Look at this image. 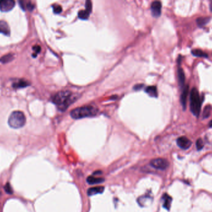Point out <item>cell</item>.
<instances>
[{
  "instance_id": "5",
  "label": "cell",
  "mask_w": 212,
  "mask_h": 212,
  "mask_svg": "<svg viewBox=\"0 0 212 212\" xmlns=\"http://www.w3.org/2000/svg\"><path fill=\"white\" fill-rule=\"evenodd\" d=\"M150 165L152 167L160 170H165L167 169L169 166V162L165 159L162 158H157L152 159L150 161Z\"/></svg>"
},
{
  "instance_id": "27",
  "label": "cell",
  "mask_w": 212,
  "mask_h": 212,
  "mask_svg": "<svg viewBox=\"0 0 212 212\" xmlns=\"http://www.w3.org/2000/svg\"><path fill=\"white\" fill-rule=\"evenodd\" d=\"M33 49H34V50L36 52V54H37L38 53H39L40 52H41V47H40L39 45H35L34 48H33Z\"/></svg>"
},
{
  "instance_id": "13",
  "label": "cell",
  "mask_w": 212,
  "mask_h": 212,
  "mask_svg": "<svg viewBox=\"0 0 212 212\" xmlns=\"http://www.w3.org/2000/svg\"><path fill=\"white\" fill-rule=\"evenodd\" d=\"M87 182L90 185H94V184H98L104 182L105 179L102 177H96L94 176H89L87 178Z\"/></svg>"
},
{
  "instance_id": "22",
  "label": "cell",
  "mask_w": 212,
  "mask_h": 212,
  "mask_svg": "<svg viewBox=\"0 0 212 212\" xmlns=\"http://www.w3.org/2000/svg\"><path fill=\"white\" fill-rule=\"evenodd\" d=\"M29 83L25 82V81H23V80H20L19 82H17V83L14 84V87L16 88H22V87H25L26 86H28Z\"/></svg>"
},
{
  "instance_id": "6",
  "label": "cell",
  "mask_w": 212,
  "mask_h": 212,
  "mask_svg": "<svg viewBox=\"0 0 212 212\" xmlns=\"http://www.w3.org/2000/svg\"><path fill=\"white\" fill-rule=\"evenodd\" d=\"M15 6V2L13 0H3L0 1V10L3 12L11 11Z\"/></svg>"
},
{
  "instance_id": "28",
  "label": "cell",
  "mask_w": 212,
  "mask_h": 212,
  "mask_svg": "<svg viewBox=\"0 0 212 212\" xmlns=\"http://www.w3.org/2000/svg\"><path fill=\"white\" fill-rule=\"evenodd\" d=\"M143 84H138V85H136L134 87V88L135 90H138L141 89L142 88H143Z\"/></svg>"
},
{
  "instance_id": "2",
  "label": "cell",
  "mask_w": 212,
  "mask_h": 212,
  "mask_svg": "<svg viewBox=\"0 0 212 212\" xmlns=\"http://www.w3.org/2000/svg\"><path fill=\"white\" fill-rule=\"evenodd\" d=\"M98 112V110L92 106H84V107H79L72 110L70 113L71 116L75 119L84 118L86 117L94 116L97 115Z\"/></svg>"
},
{
  "instance_id": "18",
  "label": "cell",
  "mask_w": 212,
  "mask_h": 212,
  "mask_svg": "<svg viewBox=\"0 0 212 212\" xmlns=\"http://www.w3.org/2000/svg\"><path fill=\"white\" fill-rule=\"evenodd\" d=\"M90 12L87 11L86 10H81L80 11H79L78 12V18L81 19H83V20H86V19H88L89 15H90Z\"/></svg>"
},
{
  "instance_id": "1",
  "label": "cell",
  "mask_w": 212,
  "mask_h": 212,
  "mask_svg": "<svg viewBox=\"0 0 212 212\" xmlns=\"http://www.w3.org/2000/svg\"><path fill=\"white\" fill-rule=\"evenodd\" d=\"M72 92L68 90L60 91L52 97V101L55 103L61 111H65L71 103L76 100V98L73 97Z\"/></svg>"
},
{
  "instance_id": "25",
  "label": "cell",
  "mask_w": 212,
  "mask_h": 212,
  "mask_svg": "<svg viewBox=\"0 0 212 212\" xmlns=\"http://www.w3.org/2000/svg\"><path fill=\"white\" fill-rule=\"evenodd\" d=\"M4 190L7 194H12V187H11L9 183L6 184V185L4 186Z\"/></svg>"
},
{
  "instance_id": "29",
  "label": "cell",
  "mask_w": 212,
  "mask_h": 212,
  "mask_svg": "<svg viewBox=\"0 0 212 212\" xmlns=\"http://www.w3.org/2000/svg\"><path fill=\"white\" fill-rule=\"evenodd\" d=\"M209 127L212 128V120H211L209 123Z\"/></svg>"
},
{
  "instance_id": "20",
  "label": "cell",
  "mask_w": 212,
  "mask_h": 212,
  "mask_svg": "<svg viewBox=\"0 0 212 212\" xmlns=\"http://www.w3.org/2000/svg\"><path fill=\"white\" fill-rule=\"evenodd\" d=\"M13 58H14V56H13L12 54H7L6 56H3L1 58H0V62L4 64V63H8L10 61H11Z\"/></svg>"
},
{
  "instance_id": "8",
  "label": "cell",
  "mask_w": 212,
  "mask_h": 212,
  "mask_svg": "<svg viewBox=\"0 0 212 212\" xmlns=\"http://www.w3.org/2000/svg\"><path fill=\"white\" fill-rule=\"evenodd\" d=\"M177 144L179 147L182 149H187L191 146L192 142L187 137L181 136L177 140Z\"/></svg>"
},
{
  "instance_id": "21",
  "label": "cell",
  "mask_w": 212,
  "mask_h": 212,
  "mask_svg": "<svg viewBox=\"0 0 212 212\" xmlns=\"http://www.w3.org/2000/svg\"><path fill=\"white\" fill-rule=\"evenodd\" d=\"M23 3H24V4H21V7L24 10L25 8H27L28 10H30V11H32L33 9H34V6L33 4H32L31 2H27V3H24V1H22Z\"/></svg>"
},
{
  "instance_id": "11",
  "label": "cell",
  "mask_w": 212,
  "mask_h": 212,
  "mask_svg": "<svg viewBox=\"0 0 212 212\" xmlns=\"http://www.w3.org/2000/svg\"><path fill=\"white\" fill-rule=\"evenodd\" d=\"M104 190V187L102 186H98L91 187L88 190V195L89 196H92L99 194H102Z\"/></svg>"
},
{
  "instance_id": "16",
  "label": "cell",
  "mask_w": 212,
  "mask_h": 212,
  "mask_svg": "<svg viewBox=\"0 0 212 212\" xmlns=\"http://www.w3.org/2000/svg\"><path fill=\"white\" fill-rule=\"evenodd\" d=\"M145 91L147 94L152 96V97H157L158 96V90L157 88L155 86H149L145 89Z\"/></svg>"
},
{
  "instance_id": "26",
  "label": "cell",
  "mask_w": 212,
  "mask_h": 212,
  "mask_svg": "<svg viewBox=\"0 0 212 212\" xmlns=\"http://www.w3.org/2000/svg\"><path fill=\"white\" fill-rule=\"evenodd\" d=\"M85 7H86V9L87 11H89L90 12H92V3L90 1H86V4H85Z\"/></svg>"
},
{
  "instance_id": "10",
  "label": "cell",
  "mask_w": 212,
  "mask_h": 212,
  "mask_svg": "<svg viewBox=\"0 0 212 212\" xmlns=\"http://www.w3.org/2000/svg\"><path fill=\"white\" fill-rule=\"evenodd\" d=\"M177 74H178V81H179V85L180 87L181 88H184V83H185V74L183 69L181 67H179L177 70Z\"/></svg>"
},
{
  "instance_id": "14",
  "label": "cell",
  "mask_w": 212,
  "mask_h": 212,
  "mask_svg": "<svg viewBox=\"0 0 212 212\" xmlns=\"http://www.w3.org/2000/svg\"><path fill=\"white\" fill-rule=\"evenodd\" d=\"M163 199L164 200L163 207L166 209L167 210H169L172 203V200H173L172 199V198L169 195L166 194L163 196Z\"/></svg>"
},
{
  "instance_id": "23",
  "label": "cell",
  "mask_w": 212,
  "mask_h": 212,
  "mask_svg": "<svg viewBox=\"0 0 212 212\" xmlns=\"http://www.w3.org/2000/svg\"><path fill=\"white\" fill-rule=\"evenodd\" d=\"M204 144H203V142L202 141V139L199 138L198 139L196 142V147L198 151H200L201 149H202L203 148Z\"/></svg>"
},
{
  "instance_id": "9",
  "label": "cell",
  "mask_w": 212,
  "mask_h": 212,
  "mask_svg": "<svg viewBox=\"0 0 212 212\" xmlns=\"http://www.w3.org/2000/svg\"><path fill=\"white\" fill-rule=\"evenodd\" d=\"M189 85H186L185 87H184L180 98V102L184 110H185V109H186L187 99L189 94Z\"/></svg>"
},
{
  "instance_id": "3",
  "label": "cell",
  "mask_w": 212,
  "mask_h": 212,
  "mask_svg": "<svg viewBox=\"0 0 212 212\" xmlns=\"http://www.w3.org/2000/svg\"><path fill=\"white\" fill-rule=\"evenodd\" d=\"M202 103V100L198 90L196 88H193L190 95V109L192 113L197 117L198 116L200 113Z\"/></svg>"
},
{
  "instance_id": "30",
  "label": "cell",
  "mask_w": 212,
  "mask_h": 212,
  "mask_svg": "<svg viewBox=\"0 0 212 212\" xmlns=\"http://www.w3.org/2000/svg\"><path fill=\"white\" fill-rule=\"evenodd\" d=\"M210 10H211V11H212V2H211V4H210Z\"/></svg>"
},
{
  "instance_id": "4",
  "label": "cell",
  "mask_w": 212,
  "mask_h": 212,
  "mask_svg": "<svg viewBox=\"0 0 212 212\" xmlns=\"http://www.w3.org/2000/svg\"><path fill=\"white\" fill-rule=\"evenodd\" d=\"M26 118L22 111H15L10 115L8 119L9 126L14 129L21 128L25 125Z\"/></svg>"
},
{
  "instance_id": "12",
  "label": "cell",
  "mask_w": 212,
  "mask_h": 212,
  "mask_svg": "<svg viewBox=\"0 0 212 212\" xmlns=\"http://www.w3.org/2000/svg\"><path fill=\"white\" fill-rule=\"evenodd\" d=\"M0 33H3L6 36H9L10 34L9 26L4 21H0Z\"/></svg>"
},
{
  "instance_id": "24",
  "label": "cell",
  "mask_w": 212,
  "mask_h": 212,
  "mask_svg": "<svg viewBox=\"0 0 212 212\" xmlns=\"http://www.w3.org/2000/svg\"><path fill=\"white\" fill-rule=\"evenodd\" d=\"M53 9H54V12L55 14H60L62 11V6L58 4L53 6Z\"/></svg>"
},
{
  "instance_id": "15",
  "label": "cell",
  "mask_w": 212,
  "mask_h": 212,
  "mask_svg": "<svg viewBox=\"0 0 212 212\" xmlns=\"http://www.w3.org/2000/svg\"><path fill=\"white\" fill-rule=\"evenodd\" d=\"M210 20V17H200L197 19L196 22L197 26H199L200 28L203 27V26L206 25Z\"/></svg>"
},
{
  "instance_id": "19",
  "label": "cell",
  "mask_w": 212,
  "mask_h": 212,
  "mask_svg": "<svg viewBox=\"0 0 212 212\" xmlns=\"http://www.w3.org/2000/svg\"><path fill=\"white\" fill-rule=\"evenodd\" d=\"M211 107L210 105H207L206 107H205L204 110H203V119H206L208 118L211 113Z\"/></svg>"
},
{
  "instance_id": "7",
  "label": "cell",
  "mask_w": 212,
  "mask_h": 212,
  "mask_svg": "<svg viewBox=\"0 0 212 212\" xmlns=\"http://www.w3.org/2000/svg\"><path fill=\"white\" fill-rule=\"evenodd\" d=\"M161 8L162 4L160 1H154L152 3L151 5V11L153 16L155 18L160 16L161 14Z\"/></svg>"
},
{
  "instance_id": "17",
  "label": "cell",
  "mask_w": 212,
  "mask_h": 212,
  "mask_svg": "<svg viewBox=\"0 0 212 212\" xmlns=\"http://www.w3.org/2000/svg\"><path fill=\"white\" fill-rule=\"evenodd\" d=\"M192 54L195 57H205L207 58L208 57V55L205 53V52L202 51L200 49H194L191 51Z\"/></svg>"
}]
</instances>
